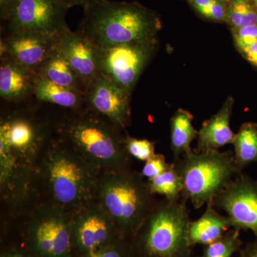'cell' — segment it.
<instances>
[{"instance_id":"6da1fadb","label":"cell","mask_w":257,"mask_h":257,"mask_svg":"<svg viewBox=\"0 0 257 257\" xmlns=\"http://www.w3.org/2000/svg\"><path fill=\"white\" fill-rule=\"evenodd\" d=\"M161 28L156 13L139 3L100 0L84 9L78 32L103 49L151 40Z\"/></svg>"},{"instance_id":"7a4b0ae2","label":"cell","mask_w":257,"mask_h":257,"mask_svg":"<svg viewBox=\"0 0 257 257\" xmlns=\"http://www.w3.org/2000/svg\"><path fill=\"white\" fill-rule=\"evenodd\" d=\"M95 196L128 242L157 203L142 174L130 169L103 172L98 177Z\"/></svg>"},{"instance_id":"3957f363","label":"cell","mask_w":257,"mask_h":257,"mask_svg":"<svg viewBox=\"0 0 257 257\" xmlns=\"http://www.w3.org/2000/svg\"><path fill=\"white\" fill-rule=\"evenodd\" d=\"M41 167L53 204L76 209L95 195L99 170L83 160L67 141L51 143Z\"/></svg>"},{"instance_id":"277c9868","label":"cell","mask_w":257,"mask_h":257,"mask_svg":"<svg viewBox=\"0 0 257 257\" xmlns=\"http://www.w3.org/2000/svg\"><path fill=\"white\" fill-rule=\"evenodd\" d=\"M187 202H157L131 241L133 257H192Z\"/></svg>"},{"instance_id":"5b68a950","label":"cell","mask_w":257,"mask_h":257,"mask_svg":"<svg viewBox=\"0 0 257 257\" xmlns=\"http://www.w3.org/2000/svg\"><path fill=\"white\" fill-rule=\"evenodd\" d=\"M119 130L109 120L87 108L69 121L64 133L66 141L83 160L106 172L130 169V156Z\"/></svg>"},{"instance_id":"8992f818","label":"cell","mask_w":257,"mask_h":257,"mask_svg":"<svg viewBox=\"0 0 257 257\" xmlns=\"http://www.w3.org/2000/svg\"><path fill=\"white\" fill-rule=\"evenodd\" d=\"M172 162L183 184L181 197L195 209L212 202L238 174L231 151L193 150Z\"/></svg>"},{"instance_id":"52a82bcc","label":"cell","mask_w":257,"mask_h":257,"mask_svg":"<svg viewBox=\"0 0 257 257\" xmlns=\"http://www.w3.org/2000/svg\"><path fill=\"white\" fill-rule=\"evenodd\" d=\"M23 238L24 248L32 257H73L72 215L60 206L38 209Z\"/></svg>"},{"instance_id":"ba28073f","label":"cell","mask_w":257,"mask_h":257,"mask_svg":"<svg viewBox=\"0 0 257 257\" xmlns=\"http://www.w3.org/2000/svg\"><path fill=\"white\" fill-rule=\"evenodd\" d=\"M158 47L157 37L99 49V70L131 94Z\"/></svg>"},{"instance_id":"9c48e42d","label":"cell","mask_w":257,"mask_h":257,"mask_svg":"<svg viewBox=\"0 0 257 257\" xmlns=\"http://www.w3.org/2000/svg\"><path fill=\"white\" fill-rule=\"evenodd\" d=\"M70 8L61 0H13L3 21L6 35L20 32L60 35L69 28L66 16Z\"/></svg>"},{"instance_id":"30bf717a","label":"cell","mask_w":257,"mask_h":257,"mask_svg":"<svg viewBox=\"0 0 257 257\" xmlns=\"http://www.w3.org/2000/svg\"><path fill=\"white\" fill-rule=\"evenodd\" d=\"M72 216L73 257L85 256L122 237L100 204L89 201Z\"/></svg>"},{"instance_id":"8fae6325","label":"cell","mask_w":257,"mask_h":257,"mask_svg":"<svg viewBox=\"0 0 257 257\" xmlns=\"http://www.w3.org/2000/svg\"><path fill=\"white\" fill-rule=\"evenodd\" d=\"M227 214L233 229L252 231L257 239V180L240 172L212 201Z\"/></svg>"},{"instance_id":"7c38bea8","label":"cell","mask_w":257,"mask_h":257,"mask_svg":"<svg viewBox=\"0 0 257 257\" xmlns=\"http://www.w3.org/2000/svg\"><path fill=\"white\" fill-rule=\"evenodd\" d=\"M130 96L101 72L88 84L84 92L87 108L120 130L128 126L131 121Z\"/></svg>"},{"instance_id":"4fadbf2b","label":"cell","mask_w":257,"mask_h":257,"mask_svg":"<svg viewBox=\"0 0 257 257\" xmlns=\"http://www.w3.org/2000/svg\"><path fill=\"white\" fill-rule=\"evenodd\" d=\"M57 35L34 32H20L5 35L1 40V57L13 59L32 72L56 51Z\"/></svg>"},{"instance_id":"5bb4252c","label":"cell","mask_w":257,"mask_h":257,"mask_svg":"<svg viewBox=\"0 0 257 257\" xmlns=\"http://www.w3.org/2000/svg\"><path fill=\"white\" fill-rule=\"evenodd\" d=\"M56 50L68 62L86 88L100 73L99 48L80 32L66 29L57 35Z\"/></svg>"},{"instance_id":"9a60e30c","label":"cell","mask_w":257,"mask_h":257,"mask_svg":"<svg viewBox=\"0 0 257 257\" xmlns=\"http://www.w3.org/2000/svg\"><path fill=\"white\" fill-rule=\"evenodd\" d=\"M234 98L229 96L221 109L204 121L198 131L195 152L219 150L225 145H232L235 134L230 127V119L234 107Z\"/></svg>"},{"instance_id":"2e32d148","label":"cell","mask_w":257,"mask_h":257,"mask_svg":"<svg viewBox=\"0 0 257 257\" xmlns=\"http://www.w3.org/2000/svg\"><path fill=\"white\" fill-rule=\"evenodd\" d=\"M40 140L38 130L30 120L16 116L1 123V154L28 153L36 148Z\"/></svg>"},{"instance_id":"e0dca14e","label":"cell","mask_w":257,"mask_h":257,"mask_svg":"<svg viewBox=\"0 0 257 257\" xmlns=\"http://www.w3.org/2000/svg\"><path fill=\"white\" fill-rule=\"evenodd\" d=\"M35 72L10 57L0 61V96L5 100L19 102L33 94Z\"/></svg>"},{"instance_id":"ac0fdd59","label":"cell","mask_w":257,"mask_h":257,"mask_svg":"<svg viewBox=\"0 0 257 257\" xmlns=\"http://www.w3.org/2000/svg\"><path fill=\"white\" fill-rule=\"evenodd\" d=\"M231 228L232 224L229 216L221 215L212 203H208L202 216L189 222L187 230L189 245L205 246L219 239Z\"/></svg>"},{"instance_id":"d6986e66","label":"cell","mask_w":257,"mask_h":257,"mask_svg":"<svg viewBox=\"0 0 257 257\" xmlns=\"http://www.w3.org/2000/svg\"><path fill=\"white\" fill-rule=\"evenodd\" d=\"M33 94L38 100L67 109L79 110L86 105L84 92L74 88L59 85L36 74Z\"/></svg>"},{"instance_id":"ffe728a7","label":"cell","mask_w":257,"mask_h":257,"mask_svg":"<svg viewBox=\"0 0 257 257\" xmlns=\"http://www.w3.org/2000/svg\"><path fill=\"white\" fill-rule=\"evenodd\" d=\"M194 116L185 109H177L170 120L171 150L174 160L193 151L191 144L197 138L198 131L193 125Z\"/></svg>"},{"instance_id":"44dd1931","label":"cell","mask_w":257,"mask_h":257,"mask_svg":"<svg viewBox=\"0 0 257 257\" xmlns=\"http://www.w3.org/2000/svg\"><path fill=\"white\" fill-rule=\"evenodd\" d=\"M35 74L59 85L85 92L86 86L84 83L57 50L40 65Z\"/></svg>"},{"instance_id":"7402d4cb","label":"cell","mask_w":257,"mask_h":257,"mask_svg":"<svg viewBox=\"0 0 257 257\" xmlns=\"http://www.w3.org/2000/svg\"><path fill=\"white\" fill-rule=\"evenodd\" d=\"M234 162L238 174L251 164L257 162V124L246 122L235 134Z\"/></svg>"},{"instance_id":"603a6c76","label":"cell","mask_w":257,"mask_h":257,"mask_svg":"<svg viewBox=\"0 0 257 257\" xmlns=\"http://www.w3.org/2000/svg\"><path fill=\"white\" fill-rule=\"evenodd\" d=\"M146 182L149 190L154 195L160 194L170 201H178L182 199L181 194L183 184L173 162H171L165 172L153 178L148 179Z\"/></svg>"},{"instance_id":"cb8c5ba5","label":"cell","mask_w":257,"mask_h":257,"mask_svg":"<svg viewBox=\"0 0 257 257\" xmlns=\"http://www.w3.org/2000/svg\"><path fill=\"white\" fill-rule=\"evenodd\" d=\"M239 230L230 229L214 242L205 245L201 257H231L242 248Z\"/></svg>"},{"instance_id":"d4e9b609","label":"cell","mask_w":257,"mask_h":257,"mask_svg":"<svg viewBox=\"0 0 257 257\" xmlns=\"http://www.w3.org/2000/svg\"><path fill=\"white\" fill-rule=\"evenodd\" d=\"M225 21L232 29L257 25V12L249 0H231Z\"/></svg>"},{"instance_id":"484cf974","label":"cell","mask_w":257,"mask_h":257,"mask_svg":"<svg viewBox=\"0 0 257 257\" xmlns=\"http://www.w3.org/2000/svg\"><path fill=\"white\" fill-rule=\"evenodd\" d=\"M193 8L204 18L225 21L228 5L224 0H189Z\"/></svg>"},{"instance_id":"4316f807","label":"cell","mask_w":257,"mask_h":257,"mask_svg":"<svg viewBox=\"0 0 257 257\" xmlns=\"http://www.w3.org/2000/svg\"><path fill=\"white\" fill-rule=\"evenodd\" d=\"M125 148L130 157L143 162H147L155 156V143L148 140L126 137L124 138Z\"/></svg>"},{"instance_id":"83f0119b","label":"cell","mask_w":257,"mask_h":257,"mask_svg":"<svg viewBox=\"0 0 257 257\" xmlns=\"http://www.w3.org/2000/svg\"><path fill=\"white\" fill-rule=\"evenodd\" d=\"M79 257H133V255L130 242L124 238L120 237L94 252Z\"/></svg>"},{"instance_id":"f1b7e54d","label":"cell","mask_w":257,"mask_h":257,"mask_svg":"<svg viewBox=\"0 0 257 257\" xmlns=\"http://www.w3.org/2000/svg\"><path fill=\"white\" fill-rule=\"evenodd\" d=\"M170 165L163 155L156 154L150 160L147 161L142 171V175L147 179L153 178L165 172Z\"/></svg>"},{"instance_id":"f546056e","label":"cell","mask_w":257,"mask_h":257,"mask_svg":"<svg viewBox=\"0 0 257 257\" xmlns=\"http://www.w3.org/2000/svg\"><path fill=\"white\" fill-rule=\"evenodd\" d=\"M235 45L239 50L257 41V25L232 29Z\"/></svg>"},{"instance_id":"4dcf8cb0","label":"cell","mask_w":257,"mask_h":257,"mask_svg":"<svg viewBox=\"0 0 257 257\" xmlns=\"http://www.w3.org/2000/svg\"><path fill=\"white\" fill-rule=\"evenodd\" d=\"M248 62L257 67V41L239 50Z\"/></svg>"},{"instance_id":"1f68e13d","label":"cell","mask_w":257,"mask_h":257,"mask_svg":"<svg viewBox=\"0 0 257 257\" xmlns=\"http://www.w3.org/2000/svg\"><path fill=\"white\" fill-rule=\"evenodd\" d=\"M239 257H257V239L241 248Z\"/></svg>"},{"instance_id":"d6a6232c","label":"cell","mask_w":257,"mask_h":257,"mask_svg":"<svg viewBox=\"0 0 257 257\" xmlns=\"http://www.w3.org/2000/svg\"><path fill=\"white\" fill-rule=\"evenodd\" d=\"M0 257H32L25 248H10L5 250Z\"/></svg>"},{"instance_id":"836d02e7","label":"cell","mask_w":257,"mask_h":257,"mask_svg":"<svg viewBox=\"0 0 257 257\" xmlns=\"http://www.w3.org/2000/svg\"><path fill=\"white\" fill-rule=\"evenodd\" d=\"M64 4L68 5L70 8L74 6L81 7L83 10L89 8L91 5L95 4L100 0H61Z\"/></svg>"},{"instance_id":"e575fe53","label":"cell","mask_w":257,"mask_h":257,"mask_svg":"<svg viewBox=\"0 0 257 257\" xmlns=\"http://www.w3.org/2000/svg\"><path fill=\"white\" fill-rule=\"evenodd\" d=\"M13 0H0V18L2 22L5 21L8 17Z\"/></svg>"},{"instance_id":"d590c367","label":"cell","mask_w":257,"mask_h":257,"mask_svg":"<svg viewBox=\"0 0 257 257\" xmlns=\"http://www.w3.org/2000/svg\"><path fill=\"white\" fill-rule=\"evenodd\" d=\"M254 1H255V3H256L257 4V0H254Z\"/></svg>"},{"instance_id":"8d00e7d4","label":"cell","mask_w":257,"mask_h":257,"mask_svg":"<svg viewBox=\"0 0 257 257\" xmlns=\"http://www.w3.org/2000/svg\"><path fill=\"white\" fill-rule=\"evenodd\" d=\"M192 257H194V256H192ZM199 257H201V256H199Z\"/></svg>"}]
</instances>
